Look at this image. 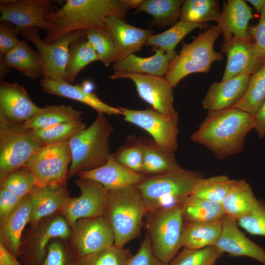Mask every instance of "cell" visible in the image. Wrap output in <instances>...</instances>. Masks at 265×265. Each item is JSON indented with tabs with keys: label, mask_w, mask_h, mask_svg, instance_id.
I'll use <instances>...</instances> for the list:
<instances>
[{
	"label": "cell",
	"mask_w": 265,
	"mask_h": 265,
	"mask_svg": "<svg viewBox=\"0 0 265 265\" xmlns=\"http://www.w3.org/2000/svg\"><path fill=\"white\" fill-rule=\"evenodd\" d=\"M254 127V115L240 109L210 111L190 139L222 159L243 150L245 138Z\"/></svg>",
	"instance_id": "6da1fadb"
},
{
	"label": "cell",
	"mask_w": 265,
	"mask_h": 265,
	"mask_svg": "<svg viewBox=\"0 0 265 265\" xmlns=\"http://www.w3.org/2000/svg\"><path fill=\"white\" fill-rule=\"evenodd\" d=\"M128 10L120 0H67L60 9L46 16L49 28L42 40L50 44L73 31L106 28L109 17L126 21Z\"/></svg>",
	"instance_id": "7a4b0ae2"
},
{
	"label": "cell",
	"mask_w": 265,
	"mask_h": 265,
	"mask_svg": "<svg viewBox=\"0 0 265 265\" xmlns=\"http://www.w3.org/2000/svg\"><path fill=\"white\" fill-rule=\"evenodd\" d=\"M202 178L200 171L181 167L163 174L147 175L135 186L144 201L146 214L181 206Z\"/></svg>",
	"instance_id": "3957f363"
},
{
	"label": "cell",
	"mask_w": 265,
	"mask_h": 265,
	"mask_svg": "<svg viewBox=\"0 0 265 265\" xmlns=\"http://www.w3.org/2000/svg\"><path fill=\"white\" fill-rule=\"evenodd\" d=\"M113 127L102 112L88 128L79 132L68 140L72 155L67 179L80 173L97 169L109 159V140Z\"/></svg>",
	"instance_id": "277c9868"
},
{
	"label": "cell",
	"mask_w": 265,
	"mask_h": 265,
	"mask_svg": "<svg viewBox=\"0 0 265 265\" xmlns=\"http://www.w3.org/2000/svg\"><path fill=\"white\" fill-rule=\"evenodd\" d=\"M104 216L114 233V244L119 247L140 236L146 208L136 186L107 190Z\"/></svg>",
	"instance_id": "5b68a950"
},
{
	"label": "cell",
	"mask_w": 265,
	"mask_h": 265,
	"mask_svg": "<svg viewBox=\"0 0 265 265\" xmlns=\"http://www.w3.org/2000/svg\"><path fill=\"white\" fill-rule=\"evenodd\" d=\"M221 33L218 25H212L200 32L191 42L183 43L181 50L170 62L164 77L173 87L189 74L207 73L214 62L222 59L223 54L213 47Z\"/></svg>",
	"instance_id": "8992f818"
},
{
	"label": "cell",
	"mask_w": 265,
	"mask_h": 265,
	"mask_svg": "<svg viewBox=\"0 0 265 265\" xmlns=\"http://www.w3.org/2000/svg\"><path fill=\"white\" fill-rule=\"evenodd\" d=\"M145 217L154 254L161 261L169 264L182 247L184 220L181 206L146 213Z\"/></svg>",
	"instance_id": "52a82bcc"
},
{
	"label": "cell",
	"mask_w": 265,
	"mask_h": 265,
	"mask_svg": "<svg viewBox=\"0 0 265 265\" xmlns=\"http://www.w3.org/2000/svg\"><path fill=\"white\" fill-rule=\"evenodd\" d=\"M45 145L22 123L0 118V181L23 167Z\"/></svg>",
	"instance_id": "ba28073f"
},
{
	"label": "cell",
	"mask_w": 265,
	"mask_h": 265,
	"mask_svg": "<svg viewBox=\"0 0 265 265\" xmlns=\"http://www.w3.org/2000/svg\"><path fill=\"white\" fill-rule=\"evenodd\" d=\"M72 155L68 141L45 145L23 166L33 175L35 186H67Z\"/></svg>",
	"instance_id": "9c48e42d"
},
{
	"label": "cell",
	"mask_w": 265,
	"mask_h": 265,
	"mask_svg": "<svg viewBox=\"0 0 265 265\" xmlns=\"http://www.w3.org/2000/svg\"><path fill=\"white\" fill-rule=\"evenodd\" d=\"M30 225L24 239H22L19 257L24 265H39L44 260L48 245L53 240H67L71 236L72 228L60 212Z\"/></svg>",
	"instance_id": "30bf717a"
},
{
	"label": "cell",
	"mask_w": 265,
	"mask_h": 265,
	"mask_svg": "<svg viewBox=\"0 0 265 265\" xmlns=\"http://www.w3.org/2000/svg\"><path fill=\"white\" fill-rule=\"evenodd\" d=\"M19 34L34 44L43 66V79L65 81V70L70 45L86 37L85 30H78L66 33L55 42L48 44L41 39L38 28L24 29Z\"/></svg>",
	"instance_id": "8fae6325"
},
{
	"label": "cell",
	"mask_w": 265,
	"mask_h": 265,
	"mask_svg": "<svg viewBox=\"0 0 265 265\" xmlns=\"http://www.w3.org/2000/svg\"><path fill=\"white\" fill-rule=\"evenodd\" d=\"M118 107L122 111L126 121L146 131L158 145L172 153L177 150L179 118L178 112L168 116L157 112L152 107L144 110Z\"/></svg>",
	"instance_id": "7c38bea8"
},
{
	"label": "cell",
	"mask_w": 265,
	"mask_h": 265,
	"mask_svg": "<svg viewBox=\"0 0 265 265\" xmlns=\"http://www.w3.org/2000/svg\"><path fill=\"white\" fill-rule=\"evenodd\" d=\"M70 245L78 258L114 244L112 229L104 215L79 219L72 228Z\"/></svg>",
	"instance_id": "4fadbf2b"
},
{
	"label": "cell",
	"mask_w": 265,
	"mask_h": 265,
	"mask_svg": "<svg viewBox=\"0 0 265 265\" xmlns=\"http://www.w3.org/2000/svg\"><path fill=\"white\" fill-rule=\"evenodd\" d=\"M75 184L80 194L79 197H71L60 212L71 228L80 218L104 215L108 199V190L95 181L79 178Z\"/></svg>",
	"instance_id": "5bb4252c"
},
{
	"label": "cell",
	"mask_w": 265,
	"mask_h": 265,
	"mask_svg": "<svg viewBox=\"0 0 265 265\" xmlns=\"http://www.w3.org/2000/svg\"><path fill=\"white\" fill-rule=\"evenodd\" d=\"M57 9L47 0H0V21L12 23L18 33L30 27L47 31L49 25L45 17Z\"/></svg>",
	"instance_id": "9a60e30c"
},
{
	"label": "cell",
	"mask_w": 265,
	"mask_h": 265,
	"mask_svg": "<svg viewBox=\"0 0 265 265\" xmlns=\"http://www.w3.org/2000/svg\"><path fill=\"white\" fill-rule=\"evenodd\" d=\"M109 79H130L134 83L139 97L154 110L168 116L177 112L174 108L173 87L164 77L116 72L109 76Z\"/></svg>",
	"instance_id": "2e32d148"
},
{
	"label": "cell",
	"mask_w": 265,
	"mask_h": 265,
	"mask_svg": "<svg viewBox=\"0 0 265 265\" xmlns=\"http://www.w3.org/2000/svg\"><path fill=\"white\" fill-rule=\"evenodd\" d=\"M221 51L227 55V63L221 80L242 75H251L265 59L254 42L233 39L224 43Z\"/></svg>",
	"instance_id": "e0dca14e"
},
{
	"label": "cell",
	"mask_w": 265,
	"mask_h": 265,
	"mask_svg": "<svg viewBox=\"0 0 265 265\" xmlns=\"http://www.w3.org/2000/svg\"><path fill=\"white\" fill-rule=\"evenodd\" d=\"M39 108L23 86L17 83L0 81V118L11 123H24Z\"/></svg>",
	"instance_id": "ac0fdd59"
},
{
	"label": "cell",
	"mask_w": 265,
	"mask_h": 265,
	"mask_svg": "<svg viewBox=\"0 0 265 265\" xmlns=\"http://www.w3.org/2000/svg\"><path fill=\"white\" fill-rule=\"evenodd\" d=\"M222 252L233 256H245L265 265V250L249 239L239 229L237 220L226 214L215 245Z\"/></svg>",
	"instance_id": "d6986e66"
},
{
	"label": "cell",
	"mask_w": 265,
	"mask_h": 265,
	"mask_svg": "<svg viewBox=\"0 0 265 265\" xmlns=\"http://www.w3.org/2000/svg\"><path fill=\"white\" fill-rule=\"evenodd\" d=\"M105 26L114 44V63L141 50L149 37L153 35L152 30L131 25L116 16L107 19Z\"/></svg>",
	"instance_id": "ffe728a7"
},
{
	"label": "cell",
	"mask_w": 265,
	"mask_h": 265,
	"mask_svg": "<svg viewBox=\"0 0 265 265\" xmlns=\"http://www.w3.org/2000/svg\"><path fill=\"white\" fill-rule=\"evenodd\" d=\"M223 4L217 25L221 29L224 43L233 39L251 40L248 25L254 16L251 7L243 0H227Z\"/></svg>",
	"instance_id": "44dd1931"
},
{
	"label": "cell",
	"mask_w": 265,
	"mask_h": 265,
	"mask_svg": "<svg viewBox=\"0 0 265 265\" xmlns=\"http://www.w3.org/2000/svg\"><path fill=\"white\" fill-rule=\"evenodd\" d=\"M250 76L242 74L212 83L202 100L203 108L210 111L233 107L244 95Z\"/></svg>",
	"instance_id": "7402d4cb"
},
{
	"label": "cell",
	"mask_w": 265,
	"mask_h": 265,
	"mask_svg": "<svg viewBox=\"0 0 265 265\" xmlns=\"http://www.w3.org/2000/svg\"><path fill=\"white\" fill-rule=\"evenodd\" d=\"M31 209L29 224L60 212L71 198L67 186H35L30 193Z\"/></svg>",
	"instance_id": "603a6c76"
},
{
	"label": "cell",
	"mask_w": 265,
	"mask_h": 265,
	"mask_svg": "<svg viewBox=\"0 0 265 265\" xmlns=\"http://www.w3.org/2000/svg\"><path fill=\"white\" fill-rule=\"evenodd\" d=\"M80 178L89 179L100 183L107 190L135 186L147 175L133 172L118 162L112 154L103 166L80 173Z\"/></svg>",
	"instance_id": "cb8c5ba5"
},
{
	"label": "cell",
	"mask_w": 265,
	"mask_h": 265,
	"mask_svg": "<svg viewBox=\"0 0 265 265\" xmlns=\"http://www.w3.org/2000/svg\"><path fill=\"white\" fill-rule=\"evenodd\" d=\"M31 209L30 194L24 198L18 208L7 217L0 220V243L19 258L23 233L29 224Z\"/></svg>",
	"instance_id": "d4e9b609"
},
{
	"label": "cell",
	"mask_w": 265,
	"mask_h": 265,
	"mask_svg": "<svg viewBox=\"0 0 265 265\" xmlns=\"http://www.w3.org/2000/svg\"><path fill=\"white\" fill-rule=\"evenodd\" d=\"M44 92L79 101L89 106L97 112L109 115H123L119 108L111 106L102 102L94 93L85 92L81 85H72L63 80H49L42 79L39 82Z\"/></svg>",
	"instance_id": "484cf974"
},
{
	"label": "cell",
	"mask_w": 265,
	"mask_h": 265,
	"mask_svg": "<svg viewBox=\"0 0 265 265\" xmlns=\"http://www.w3.org/2000/svg\"><path fill=\"white\" fill-rule=\"evenodd\" d=\"M170 61L161 49H157L153 55L142 57L132 54L124 59L113 63L114 72H127L164 77L169 69Z\"/></svg>",
	"instance_id": "4316f807"
},
{
	"label": "cell",
	"mask_w": 265,
	"mask_h": 265,
	"mask_svg": "<svg viewBox=\"0 0 265 265\" xmlns=\"http://www.w3.org/2000/svg\"><path fill=\"white\" fill-rule=\"evenodd\" d=\"M259 202L245 180H234L221 205L225 214L238 220L252 212Z\"/></svg>",
	"instance_id": "83f0119b"
},
{
	"label": "cell",
	"mask_w": 265,
	"mask_h": 265,
	"mask_svg": "<svg viewBox=\"0 0 265 265\" xmlns=\"http://www.w3.org/2000/svg\"><path fill=\"white\" fill-rule=\"evenodd\" d=\"M143 156V174L154 175L163 174L181 168L174 153L158 145L153 139L138 138Z\"/></svg>",
	"instance_id": "f1b7e54d"
},
{
	"label": "cell",
	"mask_w": 265,
	"mask_h": 265,
	"mask_svg": "<svg viewBox=\"0 0 265 265\" xmlns=\"http://www.w3.org/2000/svg\"><path fill=\"white\" fill-rule=\"evenodd\" d=\"M0 55L8 66L16 69L26 77L32 80L43 77V66L40 54L31 49L27 41H19L5 54Z\"/></svg>",
	"instance_id": "f546056e"
},
{
	"label": "cell",
	"mask_w": 265,
	"mask_h": 265,
	"mask_svg": "<svg viewBox=\"0 0 265 265\" xmlns=\"http://www.w3.org/2000/svg\"><path fill=\"white\" fill-rule=\"evenodd\" d=\"M222 229V219L212 222L184 221L181 243L184 248L200 249L215 246Z\"/></svg>",
	"instance_id": "4dcf8cb0"
},
{
	"label": "cell",
	"mask_w": 265,
	"mask_h": 265,
	"mask_svg": "<svg viewBox=\"0 0 265 265\" xmlns=\"http://www.w3.org/2000/svg\"><path fill=\"white\" fill-rule=\"evenodd\" d=\"M82 111L69 106H46L39 107L31 118L22 124L29 130L43 129L64 122L82 120Z\"/></svg>",
	"instance_id": "1f68e13d"
},
{
	"label": "cell",
	"mask_w": 265,
	"mask_h": 265,
	"mask_svg": "<svg viewBox=\"0 0 265 265\" xmlns=\"http://www.w3.org/2000/svg\"><path fill=\"white\" fill-rule=\"evenodd\" d=\"M206 24H198L179 21L165 31L153 34L145 45L164 51L171 62L177 55L175 49L178 44L189 32L197 28H205Z\"/></svg>",
	"instance_id": "d6a6232c"
},
{
	"label": "cell",
	"mask_w": 265,
	"mask_h": 265,
	"mask_svg": "<svg viewBox=\"0 0 265 265\" xmlns=\"http://www.w3.org/2000/svg\"><path fill=\"white\" fill-rule=\"evenodd\" d=\"M182 216L186 222H212L225 215L221 204L190 195L181 205Z\"/></svg>",
	"instance_id": "836d02e7"
},
{
	"label": "cell",
	"mask_w": 265,
	"mask_h": 265,
	"mask_svg": "<svg viewBox=\"0 0 265 265\" xmlns=\"http://www.w3.org/2000/svg\"><path fill=\"white\" fill-rule=\"evenodd\" d=\"M184 2L183 0H143L134 13L144 12L150 14L155 26H172L180 18Z\"/></svg>",
	"instance_id": "e575fe53"
},
{
	"label": "cell",
	"mask_w": 265,
	"mask_h": 265,
	"mask_svg": "<svg viewBox=\"0 0 265 265\" xmlns=\"http://www.w3.org/2000/svg\"><path fill=\"white\" fill-rule=\"evenodd\" d=\"M100 60L94 48L85 37L72 43L69 49L65 81H75L80 71L90 63Z\"/></svg>",
	"instance_id": "d590c367"
},
{
	"label": "cell",
	"mask_w": 265,
	"mask_h": 265,
	"mask_svg": "<svg viewBox=\"0 0 265 265\" xmlns=\"http://www.w3.org/2000/svg\"><path fill=\"white\" fill-rule=\"evenodd\" d=\"M221 11L216 0H186L182 6L180 21L205 24L214 21L216 23Z\"/></svg>",
	"instance_id": "8d00e7d4"
},
{
	"label": "cell",
	"mask_w": 265,
	"mask_h": 265,
	"mask_svg": "<svg viewBox=\"0 0 265 265\" xmlns=\"http://www.w3.org/2000/svg\"><path fill=\"white\" fill-rule=\"evenodd\" d=\"M265 99V59L259 68L250 77L243 97L233 107L252 115L261 107Z\"/></svg>",
	"instance_id": "74e56055"
},
{
	"label": "cell",
	"mask_w": 265,
	"mask_h": 265,
	"mask_svg": "<svg viewBox=\"0 0 265 265\" xmlns=\"http://www.w3.org/2000/svg\"><path fill=\"white\" fill-rule=\"evenodd\" d=\"M234 181L223 175L202 178L195 184L190 195L221 204Z\"/></svg>",
	"instance_id": "f35d334b"
},
{
	"label": "cell",
	"mask_w": 265,
	"mask_h": 265,
	"mask_svg": "<svg viewBox=\"0 0 265 265\" xmlns=\"http://www.w3.org/2000/svg\"><path fill=\"white\" fill-rule=\"evenodd\" d=\"M130 251L114 244L97 252L78 258L75 265H129Z\"/></svg>",
	"instance_id": "ab89813d"
},
{
	"label": "cell",
	"mask_w": 265,
	"mask_h": 265,
	"mask_svg": "<svg viewBox=\"0 0 265 265\" xmlns=\"http://www.w3.org/2000/svg\"><path fill=\"white\" fill-rule=\"evenodd\" d=\"M85 128V123L82 120H77L31 131L38 140L48 144L68 141L76 133Z\"/></svg>",
	"instance_id": "60d3db41"
},
{
	"label": "cell",
	"mask_w": 265,
	"mask_h": 265,
	"mask_svg": "<svg viewBox=\"0 0 265 265\" xmlns=\"http://www.w3.org/2000/svg\"><path fill=\"white\" fill-rule=\"evenodd\" d=\"M223 255L215 246L200 249L184 248L168 265H215Z\"/></svg>",
	"instance_id": "b9f144b4"
},
{
	"label": "cell",
	"mask_w": 265,
	"mask_h": 265,
	"mask_svg": "<svg viewBox=\"0 0 265 265\" xmlns=\"http://www.w3.org/2000/svg\"><path fill=\"white\" fill-rule=\"evenodd\" d=\"M86 38L98 54L100 61L106 67L113 62L115 46L112 38L104 28H94L85 30Z\"/></svg>",
	"instance_id": "7bdbcfd3"
},
{
	"label": "cell",
	"mask_w": 265,
	"mask_h": 265,
	"mask_svg": "<svg viewBox=\"0 0 265 265\" xmlns=\"http://www.w3.org/2000/svg\"><path fill=\"white\" fill-rule=\"evenodd\" d=\"M112 156L118 162L126 168L143 174V152L139 139L135 136H129L126 143Z\"/></svg>",
	"instance_id": "ee69618b"
},
{
	"label": "cell",
	"mask_w": 265,
	"mask_h": 265,
	"mask_svg": "<svg viewBox=\"0 0 265 265\" xmlns=\"http://www.w3.org/2000/svg\"><path fill=\"white\" fill-rule=\"evenodd\" d=\"M0 188L6 189L23 199L30 194L35 186L32 174L22 167L6 175L0 181Z\"/></svg>",
	"instance_id": "f6af8a7d"
},
{
	"label": "cell",
	"mask_w": 265,
	"mask_h": 265,
	"mask_svg": "<svg viewBox=\"0 0 265 265\" xmlns=\"http://www.w3.org/2000/svg\"><path fill=\"white\" fill-rule=\"evenodd\" d=\"M55 238L48 245L46 255L39 265H75L77 257L70 243Z\"/></svg>",
	"instance_id": "bcb514c9"
},
{
	"label": "cell",
	"mask_w": 265,
	"mask_h": 265,
	"mask_svg": "<svg viewBox=\"0 0 265 265\" xmlns=\"http://www.w3.org/2000/svg\"><path fill=\"white\" fill-rule=\"evenodd\" d=\"M238 226L252 235L265 237V201L250 214L237 220Z\"/></svg>",
	"instance_id": "7dc6e473"
},
{
	"label": "cell",
	"mask_w": 265,
	"mask_h": 265,
	"mask_svg": "<svg viewBox=\"0 0 265 265\" xmlns=\"http://www.w3.org/2000/svg\"><path fill=\"white\" fill-rule=\"evenodd\" d=\"M129 265H168L154 254L150 238L147 234L141 241L136 253L132 255Z\"/></svg>",
	"instance_id": "c3c4849f"
},
{
	"label": "cell",
	"mask_w": 265,
	"mask_h": 265,
	"mask_svg": "<svg viewBox=\"0 0 265 265\" xmlns=\"http://www.w3.org/2000/svg\"><path fill=\"white\" fill-rule=\"evenodd\" d=\"M16 26L7 21L0 23V54H5L19 43Z\"/></svg>",
	"instance_id": "681fc988"
},
{
	"label": "cell",
	"mask_w": 265,
	"mask_h": 265,
	"mask_svg": "<svg viewBox=\"0 0 265 265\" xmlns=\"http://www.w3.org/2000/svg\"><path fill=\"white\" fill-rule=\"evenodd\" d=\"M23 199L11 191L0 188V219H3L11 214L21 204Z\"/></svg>",
	"instance_id": "f907efd6"
},
{
	"label": "cell",
	"mask_w": 265,
	"mask_h": 265,
	"mask_svg": "<svg viewBox=\"0 0 265 265\" xmlns=\"http://www.w3.org/2000/svg\"><path fill=\"white\" fill-rule=\"evenodd\" d=\"M249 30L257 49L265 56V23L262 18L260 17L257 25L249 26Z\"/></svg>",
	"instance_id": "816d5d0a"
},
{
	"label": "cell",
	"mask_w": 265,
	"mask_h": 265,
	"mask_svg": "<svg viewBox=\"0 0 265 265\" xmlns=\"http://www.w3.org/2000/svg\"><path fill=\"white\" fill-rule=\"evenodd\" d=\"M255 121L254 129L259 138L265 136V99L257 113L254 115Z\"/></svg>",
	"instance_id": "f5cc1de1"
},
{
	"label": "cell",
	"mask_w": 265,
	"mask_h": 265,
	"mask_svg": "<svg viewBox=\"0 0 265 265\" xmlns=\"http://www.w3.org/2000/svg\"><path fill=\"white\" fill-rule=\"evenodd\" d=\"M0 263L2 265H23L1 243H0Z\"/></svg>",
	"instance_id": "db71d44e"
},
{
	"label": "cell",
	"mask_w": 265,
	"mask_h": 265,
	"mask_svg": "<svg viewBox=\"0 0 265 265\" xmlns=\"http://www.w3.org/2000/svg\"><path fill=\"white\" fill-rule=\"evenodd\" d=\"M121 3L125 7L130 8H138L143 0H120Z\"/></svg>",
	"instance_id": "11a10c76"
},
{
	"label": "cell",
	"mask_w": 265,
	"mask_h": 265,
	"mask_svg": "<svg viewBox=\"0 0 265 265\" xmlns=\"http://www.w3.org/2000/svg\"><path fill=\"white\" fill-rule=\"evenodd\" d=\"M10 68L4 62L1 55H0V81L3 80V78L8 73Z\"/></svg>",
	"instance_id": "9f6ffc18"
},
{
	"label": "cell",
	"mask_w": 265,
	"mask_h": 265,
	"mask_svg": "<svg viewBox=\"0 0 265 265\" xmlns=\"http://www.w3.org/2000/svg\"><path fill=\"white\" fill-rule=\"evenodd\" d=\"M255 8L256 12L260 14L265 4V0H248Z\"/></svg>",
	"instance_id": "6f0895ef"
},
{
	"label": "cell",
	"mask_w": 265,
	"mask_h": 265,
	"mask_svg": "<svg viewBox=\"0 0 265 265\" xmlns=\"http://www.w3.org/2000/svg\"><path fill=\"white\" fill-rule=\"evenodd\" d=\"M81 86L83 89L87 93H93L95 88L94 83L89 80H84Z\"/></svg>",
	"instance_id": "680465c9"
},
{
	"label": "cell",
	"mask_w": 265,
	"mask_h": 265,
	"mask_svg": "<svg viewBox=\"0 0 265 265\" xmlns=\"http://www.w3.org/2000/svg\"><path fill=\"white\" fill-rule=\"evenodd\" d=\"M260 17H261L265 23V4L263 8V9L260 13Z\"/></svg>",
	"instance_id": "91938a15"
},
{
	"label": "cell",
	"mask_w": 265,
	"mask_h": 265,
	"mask_svg": "<svg viewBox=\"0 0 265 265\" xmlns=\"http://www.w3.org/2000/svg\"><path fill=\"white\" fill-rule=\"evenodd\" d=\"M0 265H2L0 263Z\"/></svg>",
	"instance_id": "94428289"
}]
</instances>
